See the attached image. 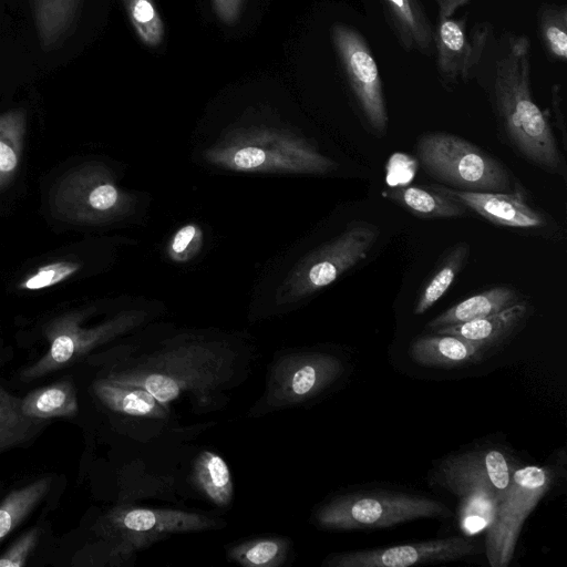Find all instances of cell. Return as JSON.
I'll list each match as a JSON object with an SVG mask.
<instances>
[{"instance_id":"cell-20","label":"cell","mask_w":567,"mask_h":567,"mask_svg":"<svg viewBox=\"0 0 567 567\" xmlns=\"http://www.w3.org/2000/svg\"><path fill=\"white\" fill-rule=\"evenodd\" d=\"M93 393L107 409L132 416L165 417L167 409L145 389L123 384L106 378L92 384Z\"/></svg>"},{"instance_id":"cell-1","label":"cell","mask_w":567,"mask_h":567,"mask_svg":"<svg viewBox=\"0 0 567 567\" xmlns=\"http://www.w3.org/2000/svg\"><path fill=\"white\" fill-rule=\"evenodd\" d=\"M501 44L491 91L505 133L527 161L565 179V163L549 121L533 99L529 40L507 34Z\"/></svg>"},{"instance_id":"cell-16","label":"cell","mask_w":567,"mask_h":567,"mask_svg":"<svg viewBox=\"0 0 567 567\" xmlns=\"http://www.w3.org/2000/svg\"><path fill=\"white\" fill-rule=\"evenodd\" d=\"M528 313V303L520 300L496 313L437 328L435 332L462 338L488 351L509 339L524 324Z\"/></svg>"},{"instance_id":"cell-14","label":"cell","mask_w":567,"mask_h":567,"mask_svg":"<svg viewBox=\"0 0 567 567\" xmlns=\"http://www.w3.org/2000/svg\"><path fill=\"white\" fill-rule=\"evenodd\" d=\"M488 31L489 27L484 23L470 37L465 18H439L434 29V45L437 70L444 82L453 84L475 75L486 50Z\"/></svg>"},{"instance_id":"cell-29","label":"cell","mask_w":567,"mask_h":567,"mask_svg":"<svg viewBox=\"0 0 567 567\" xmlns=\"http://www.w3.org/2000/svg\"><path fill=\"white\" fill-rule=\"evenodd\" d=\"M289 545L281 537L258 538L231 547L228 557L246 567H277L286 561Z\"/></svg>"},{"instance_id":"cell-19","label":"cell","mask_w":567,"mask_h":567,"mask_svg":"<svg viewBox=\"0 0 567 567\" xmlns=\"http://www.w3.org/2000/svg\"><path fill=\"white\" fill-rule=\"evenodd\" d=\"M84 0H30L42 51H52L71 35Z\"/></svg>"},{"instance_id":"cell-6","label":"cell","mask_w":567,"mask_h":567,"mask_svg":"<svg viewBox=\"0 0 567 567\" xmlns=\"http://www.w3.org/2000/svg\"><path fill=\"white\" fill-rule=\"evenodd\" d=\"M555 481L551 465L516 467L487 526L485 554L492 567H506L513 559L526 518L549 492Z\"/></svg>"},{"instance_id":"cell-17","label":"cell","mask_w":567,"mask_h":567,"mask_svg":"<svg viewBox=\"0 0 567 567\" xmlns=\"http://www.w3.org/2000/svg\"><path fill=\"white\" fill-rule=\"evenodd\" d=\"M487 351L462 338L435 333L413 340L410 357L422 367L457 368L481 361Z\"/></svg>"},{"instance_id":"cell-36","label":"cell","mask_w":567,"mask_h":567,"mask_svg":"<svg viewBox=\"0 0 567 567\" xmlns=\"http://www.w3.org/2000/svg\"><path fill=\"white\" fill-rule=\"evenodd\" d=\"M561 86L559 84H554L553 87H551V105H553V110H554V114H555V117H556V122H557V125H558V128L560 131V134H561V140L564 142V145H565V142H566V132H565V121H564V115H563V112H561Z\"/></svg>"},{"instance_id":"cell-32","label":"cell","mask_w":567,"mask_h":567,"mask_svg":"<svg viewBox=\"0 0 567 567\" xmlns=\"http://www.w3.org/2000/svg\"><path fill=\"white\" fill-rule=\"evenodd\" d=\"M81 268V262L61 259L45 264L25 276L19 284V290L35 291L45 289L68 280Z\"/></svg>"},{"instance_id":"cell-34","label":"cell","mask_w":567,"mask_h":567,"mask_svg":"<svg viewBox=\"0 0 567 567\" xmlns=\"http://www.w3.org/2000/svg\"><path fill=\"white\" fill-rule=\"evenodd\" d=\"M217 19L224 24H234L240 17L245 0H210Z\"/></svg>"},{"instance_id":"cell-30","label":"cell","mask_w":567,"mask_h":567,"mask_svg":"<svg viewBox=\"0 0 567 567\" xmlns=\"http://www.w3.org/2000/svg\"><path fill=\"white\" fill-rule=\"evenodd\" d=\"M538 34L545 51L554 60L567 59V9L565 6L544 4L537 16Z\"/></svg>"},{"instance_id":"cell-13","label":"cell","mask_w":567,"mask_h":567,"mask_svg":"<svg viewBox=\"0 0 567 567\" xmlns=\"http://www.w3.org/2000/svg\"><path fill=\"white\" fill-rule=\"evenodd\" d=\"M379 228L368 221H352L336 239L312 256L300 276V291L307 293L332 284L362 261L374 246Z\"/></svg>"},{"instance_id":"cell-22","label":"cell","mask_w":567,"mask_h":567,"mask_svg":"<svg viewBox=\"0 0 567 567\" xmlns=\"http://www.w3.org/2000/svg\"><path fill=\"white\" fill-rule=\"evenodd\" d=\"M24 415L47 421L54 417H73L79 412L74 383L63 379L47 386L34 389L20 402Z\"/></svg>"},{"instance_id":"cell-38","label":"cell","mask_w":567,"mask_h":567,"mask_svg":"<svg viewBox=\"0 0 567 567\" xmlns=\"http://www.w3.org/2000/svg\"><path fill=\"white\" fill-rule=\"evenodd\" d=\"M439 4L440 17H453L455 11L461 7L467 4L470 0H436Z\"/></svg>"},{"instance_id":"cell-35","label":"cell","mask_w":567,"mask_h":567,"mask_svg":"<svg viewBox=\"0 0 567 567\" xmlns=\"http://www.w3.org/2000/svg\"><path fill=\"white\" fill-rule=\"evenodd\" d=\"M266 161V153L254 146H247L238 150L233 156V163L236 167L243 169H255L260 167Z\"/></svg>"},{"instance_id":"cell-31","label":"cell","mask_w":567,"mask_h":567,"mask_svg":"<svg viewBox=\"0 0 567 567\" xmlns=\"http://www.w3.org/2000/svg\"><path fill=\"white\" fill-rule=\"evenodd\" d=\"M123 4L141 42L150 48L158 47L165 35V25L154 0H123Z\"/></svg>"},{"instance_id":"cell-10","label":"cell","mask_w":567,"mask_h":567,"mask_svg":"<svg viewBox=\"0 0 567 567\" xmlns=\"http://www.w3.org/2000/svg\"><path fill=\"white\" fill-rule=\"evenodd\" d=\"M120 200V193L106 171L89 163L66 172L50 196L52 213L58 218L78 224L106 219Z\"/></svg>"},{"instance_id":"cell-12","label":"cell","mask_w":567,"mask_h":567,"mask_svg":"<svg viewBox=\"0 0 567 567\" xmlns=\"http://www.w3.org/2000/svg\"><path fill=\"white\" fill-rule=\"evenodd\" d=\"M477 553L476 545L461 536L333 554L328 567H409L463 559Z\"/></svg>"},{"instance_id":"cell-28","label":"cell","mask_w":567,"mask_h":567,"mask_svg":"<svg viewBox=\"0 0 567 567\" xmlns=\"http://www.w3.org/2000/svg\"><path fill=\"white\" fill-rule=\"evenodd\" d=\"M468 251L470 247L466 243H460L451 249L436 271L423 286L414 306L415 315L424 313L444 296L462 270Z\"/></svg>"},{"instance_id":"cell-5","label":"cell","mask_w":567,"mask_h":567,"mask_svg":"<svg viewBox=\"0 0 567 567\" xmlns=\"http://www.w3.org/2000/svg\"><path fill=\"white\" fill-rule=\"evenodd\" d=\"M451 515L445 504L420 495L392 492L354 493L332 498L315 514L319 526L333 530L373 529L427 517Z\"/></svg>"},{"instance_id":"cell-37","label":"cell","mask_w":567,"mask_h":567,"mask_svg":"<svg viewBox=\"0 0 567 567\" xmlns=\"http://www.w3.org/2000/svg\"><path fill=\"white\" fill-rule=\"evenodd\" d=\"M195 233H196L195 227L192 225H187V226L183 227L176 234V236L173 240V244H172V249L175 252L183 251L188 246L190 240L194 238Z\"/></svg>"},{"instance_id":"cell-7","label":"cell","mask_w":567,"mask_h":567,"mask_svg":"<svg viewBox=\"0 0 567 567\" xmlns=\"http://www.w3.org/2000/svg\"><path fill=\"white\" fill-rule=\"evenodd\" d=\"M217 522L206 515L176 509L116 507L95 526L114 545L115 555H126L176 533L210 529Z\"/></svg>"},{"instance_id":"cell-8","label":"cell","mask_w":567,"mask_h":567,"mask_svg":"<svg viewBox=\"0 0 567 567\" xmlns=\"http://www.w3.org/2000/svg\"><path fill=\"white\" fill-rule=\"evenodd\" d=\"M86 311H70L48 322L43 333L47 351L20 372L22 382H32L56 370L74 364L96 347L103 344L124 327L122 319L94 328H84Z\"/></svg>"},{"instance_id":"cell-21","label":"cell","mask_w":567,"mask_h":567,"mask_svg":"<svg viewBox=\"0 0 567 567\" xmlns=\"http://www.w3.org/2000/svg\"><path fill=\"white\" fill-rule=\"evenodd\" d=\"M520 301L518 292L508 286H496L471 296L432 319L427 327L437 328L480 319Z\"/></svg>"},{"instance_id":"cell-27","label":"cell","mask_w":567,"mask_h":567,"mask_svg":"<svg viewBox=\"0 0 567 567\" xmlns=\"http://www.w3.org/2000/svg\"><path fill=\"white\" fill-rule=\"evenodd\" d=\"M25 131L23 111L11 110L0 114V189L11 183L19 169Z\"/></svg>"},{"instance_id":"cell-33","label":"cell","mask_w":567,"mask_h":567,"mask_svg":"<svg viewBox=\"0 0 567 567\" xmlns=\"http://www.w3.org/2000/svg\"><path fill=\"white\" fill-rule=\"evenodd\" d=\"M41 536L37 526L29 528L0 555V567H22L35 550Z\"/></svg>"},{"instance_id":"cell-18","label":"cell","mask_w":567,"mask_h":567,"mask_svg":"<svg viewBox=\"0 0 567 567\" xmlns=\"http://www.w3.org/2000/svg\"><path fill=\"white\" fill-rule=\"evenodd\" d=\"M389 24L406 50L427 54L434 44V29L420 0H381Z\"/></svg>"},{"instance_id":"cell-2","label":"cell","mask_w":567,"mask_h":567,"mask_svg":"<svg viewBox=\"0 0 567 567\" xmlns=\"http://www.w3.org/2000/svg\"><path fill=\"white\" fill-rule=\"evenodd\" d=\"M233 359L223 349L208 344L177 347L147 359L136 369L112 371L105 378L137 385L166 404L183 392L209 391L225 382Z\"/></svg>"},{"instance_id":"cell-23","label":"cell","mask_w":567,"mask_h":567,"mask_svg":"<svg viewBox=\"0 0 567 567\" xmlns=\"http://www.w3.org/2000/svg\"><path fill=\"white\" fill-rule=\"evenodd\" d=\"M420 218H458L466 207L432 188L419 186L394 187L384 194Z\"/></svg>"},{"instance_id":"cell-15","label":"cell","mask_w":567,"mask_h":567,"mask_svg":"<svg viewBox=\"0 0 567 567\" xmlns=\"http://www.w3.org/2000/svg\"><path fill=\"white\" fill-rule=\"evenodd\" d=\"M431 187L498 226L538 229L548 225L547 216L528 205L522 192H470L437 185Z\"/></svg>"},{"instance_id":"cell-3","label":"cell","mask_w":567,"mask_h":567,"mask_svg":"<svg viewBox=\"0 0 567 567\" xmlns=\"http://www.w3.org/2000/svg\"><path fill=\"white\" fill-rule=\"evenodd\" d=\"M516 467L498 449L471 451L442 462L437 481L461 498L460 524L466 533L489 525Z\"/></svg>"},{"instance_id":"cell-25","label":"cell","mask_w":567,"mask_h":567,"mask_svg":"<svg viewBox=\"0 0 567 567\" xmlns=\"http://www.w3.org/2000/svg\"><path fill=\"white\" fill-rule=\"evenodd\" d=\"M193 481L196 487L215 505L227 506L234 485L226 462L212 451H204L194 462Z\"/></svg>"},{"instance_id":"cell-4","label":"cell","mask_w":567,"mask_h":567,"mask_svg":"<svg viewBox=\"0 0 567 567\" xmlns=\"http://www.w3.org/2000/svg\"><path fill=\"white\" fill-rule=\"evenodd\" d=\"M415 152L429 175L451 188L470 192L515 193L507 168L480 147L454 134L422 135Z\"/></svg>"},{"instance_id":"cell-24","label":"cell","mask_w":567,"mask_h":567,"mask_svg":"<svg viewBox=\"0 0 567 567\" xmlns=\"http://www.w3.org/2000/svg\"><path fill=\"white\" fill-rule=\"evenodd\" d=\"M52 484L50 476H43L12 489L0 502V543L11 534L37 508L48 495Z\"/></svg>"},{"instance_id":"cell-11","label":"cell","mask_w":567,"mask_h":567,"mask_svg":"<svg viewBox=\"0 0 567 567\" xmlns=\"http://www.w3.org/2000/svg\"><path fill=\"white\" fill-rule=\"evenodd\" d=\"M343 372L339 358L328 353H297L280 358L272 367L267 402L284 406L309 400L333 383Z\"/></svg>"},{"instance_id":"cell-9","label":"cell","mask_w":567,"mask_h":567,"mask_svg":"<svg viewBox=\"0 0 567 567\" xmlns=\"http://www.w3.org/2000/svg\"><path fill=\"white\" fill-rule=\"evenodd\" d=\"M331 39L348 84L370 127L384 134L388 127L382 79L364 38L344 23H334Z\"/></svg>"},{"instance_id":"cell-26","label":"cell","mask_w":567,"mask_h":567,"mask_svg":"<svg viewBox=\"0 0 567 567\" xmlns=\"http://www.w3.org/2000/svg\"><path fill=\"white\" fill-rule=\"evenodd\" d=\"M20 402L0 385V453L29 442L45 423L24 415Z\"/></svg>"}]
</instances>
